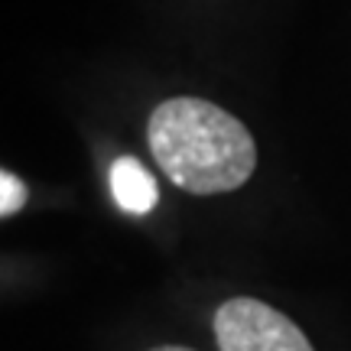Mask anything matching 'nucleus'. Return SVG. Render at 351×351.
I'll list each match as a JSON object with an SVG mask.
<instances>
[{"label":"nucleus","instance_id":"f257e3e1","mask_svg":"<svg viewBox=\"0 0 351 351\" xmlns=\"http://www.w3.org/2000/svg\"><path fill=\"white\" fill-rule=\"evenodd\" d=\"M147 140L166 179L192 195L234 192L257 169L251 130L205 98L160 101L147 121Z\"/></svg>","mask_w":351,"mask_h":351},{"label":"nucleus","instance_id":"f03ea898","mask_svg":"<svg viewBox=\"0 0 351 351\" xmlns=\"http://www.w3.org/2000/svg\"><path fill=\"white\" fill-rule=\"evenodd\" d=\"M218 351H315L289 315L251 296H234L215 309Z\"/></svg>","mask_w":351,"mask_h":351},{"label":"nucleus","instance_id":"7ed1b4c3","mask_svg":"<svg viewBox=\"0 0 351 351\" xmlns=\"http://www.w3.org/2000/svg\"><path fill=\"white\" fill-rule=\"evenodd\" d=\"M111 195L114 202L130 215H147L160 202L156 179L147 166L134 156H121L111 163Z\"/></svg>","mask_w":351,"mask_h":351},{"label":"nucleus","instance_id":"20e7f679","mask_svg":"<svg viewBox=\"0 0 351 351\" xmlns=\"http://www.w3.org/2000/svg\"><path fill=\"white\" fill-rule=\"evenodd\" d=\"M26 195H29V192H26L23 179L13 176L10 169H3V173H0V215H3V218L16 215L26 205Z\"/></svg>","mask_w":351,"mask_h":351},{"label":"nucleus","instance_id":"39448f33","mask_svg":"<svg viewBox=\"0 0 351 351\" xmlns=\"http://www.w3.org/2000/svg\"><path fill=\"white\" fill-rule=\"evenodd\" d=\"M150 351H192V348H186V345H156Z\"/></svg>","mask_w":351,"mask_h":351}]
</instances>
